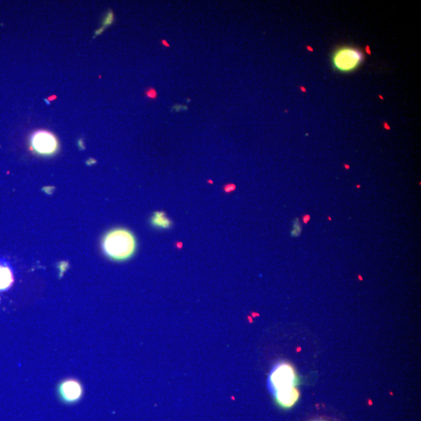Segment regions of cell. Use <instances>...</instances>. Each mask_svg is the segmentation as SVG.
<instances>
[{
	"instance_id": "52a82bcc",
	"label": "cell",
	"mask_w": 421,
	"mask_h": 421,
	"mask_svg": "<svg viewBox=\"0 0 421 421\" xmlns=\"http://www.w3.org/2000/svg\"><path fill=\"white\" fill-rule=\"evenodd\" d=\"M151 221L153 226L161 229H169L172 225V222L166 216V214L162 212H155L153 215Z\"/></svg>"
},
{
	"instance_id": "5b68a950",
	"label": "cell",
	"mask_w": 421,
	"mask_h": 421,
	"mask_svg": "<svg viewBox=\"0 0 421 421\" xmlns=\"http://www.w3.org/2000/svg\"><path fill=\"white\" fill-rule=\"evenodd\" d=\"M31 147L41 154H52L57 151L58 141L50 132H36L31 137Z\"/></svg>"
},
{
	"instance_id": "3957f363",
	"label": "cell",
	"mask_w": 421,
	"mask_h": 421,
	"mask_svg": "<svg viewBox=\"0 0 421 421\" xmlns=\"http://www.w3.org/2000/svg\"><path fill=\"white\" fill-rule=\"evenodd\" d=\"M364 54L353 47H343L339 49L332 56V63L338 71L351 72L356 70L362 63Z\"/></svg>"
},
{
	"instance_id": "7a4b0ae2",
	"label": "cell",
	"mask_w": 421,
	"mask_h": 421,
	"mask_svg": "<svg viewBox=\"0 0 421 421\" xmlns=\"http://www.w3.org/2000/svg\"><path fill=\"white\" fill-rule=\"evenodd\" d=\"M137 242L134 234L126 229L118 228L109 231L103 239L102 248L110 259L126 261L134 255Z\"/></svg>"
},
{
	"instance_id": "ba28073f",
	"label": "cell",
	"mask_w": 421,
	"mask_h": 421,
	"mask_svg": "<svg viewBox=\"0 0 421 421\" xmlns=\"http://www.w3.org/2000/svg\"><path fill=\"white\" fill-rule=\"evenodd\" d=\"M302 232L301 224L299 223V219L298 218H296L294 221V226L291 230V236L293 237H298L300 236Z\"/></svg>"
},
{
	"instance_id": "9c48e42d",
	"label": "cell",
	"mask_w": 421,
	"mask_h": 421,
	"mask_svg": "<svg viewBox=\"0 0 421 421\" xmlns=\"http://www.w3.org/2000/svg\"><path fill=\"white\" fill-rule=\"evenodd\" d=\"M145 96L149 99H156L158 98V92L154 88H149L145 92Z\"/></svg>"
},
{
	"instance_id": "8992f818",
	"label": "cell",
	"mask_w": 421,
	"mask_h": 421,
	"mask_svg": "<svg viewBox=\"0 0 421 421\" xmlns=\"http://www.w3.org/2000/svg\"><path fill=\"white\" fill-rule=\"evenodd\" d=\"M14 272L10 264L0 259V291H6L14 284Z\"/></svg>"
},
{
	"instance_id": "7c38bea8",
	"label": "cell",
	"mask_w": 421,
	"mask_h": 421,
	"mask_svg": "<svg viewBox=\"0 0 421 421\" xmlns=\"http://www.w3.org/2000/svg\"><path fill=\"white\" fill-rule=\"evenodd\" d=\"M161 43H162L163 46H166V47H167V48H170V45L169 44L168 42H167V41L166 40H165V39H163V40L161 41Z\"/></svg>"
},
{
	"instance_id": "8fae6325",
	"label": "cell",
	"mask_w": 421,
	"mask_h": 421,
	"mask_svg": "<svg viewBox=\"0 0 421 421\" xmlns=\"http://www.w3.org/2000/svg\"><path fill=\"white\" fill-rule=\"evenodd\" d=\"M310 219H311V217H310V216H308V215H307V216H303V223H308V222L310 221Z\"/></svg>"
},
{
	"instance_id": "277c9868",
	"label": "cell",
	"mask_w": 421,
	"mask_h": 421,
	"mask_svg": "<svg viewBox=\"0 0 421 421\" xmlns=\"http://www.w3.org/2000/svg\"><path fill=\"white\" fill-rule=\"evenodd\" d=\"M59 398L67 404H74L82 398L84 389L78 380L68 378L63 380L58 385Z\"/></svg>"
},
{
	"instance_id": "6da1fadb",
	"label": "cell",
	"mask_w": 421,
	"mask_h": 421,
	"mask_svg": "<svg viewBox=\"0 0 421 421\" xmlns=\"http://www.w3.org/2000/svg\"><path fill=\"white\" fill-rule=\"evenodd\" d=\"M277 405L282 409L294 407L299 398L298 376L294 367L288 363H280L273 368L269 377Z\"/></svg>"
},
{
	"instance_id": "30bf717a",
	"label": "cell",
	"mask_w": 421,
	"mask_h": 421,
	"mask_svg": "<svg viewBox=\"0 0 421 421\" xmlns=\"http://www.w3.org/2000/svg\"><path fill=\"white\" fill-rule=\"evenodd\" d=\"M235 188H236V187H235L234 184H228V185L225 186V191H226V192H229V191H233Z\"/></svg>"
}]
</instances>
